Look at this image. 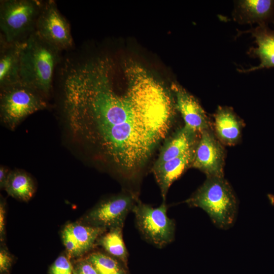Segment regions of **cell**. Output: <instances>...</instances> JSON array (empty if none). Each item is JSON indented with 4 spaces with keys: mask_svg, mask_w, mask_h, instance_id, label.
<instances>
[{
    "mask_svg": "<svg viewBox=\"0 0 274 274\" xmlns=\"http://www.w3.org/2000/svg\"><path fill=\"white\" fill-rule=\"evenodd\" d=\"M107 56L78 59L62 71V109L73 138L133 180L165 139L177 112L174 96L139 63L125 67V91L113 84Z\"/></svg>",
    "mask_w": 274,
    "mask_h": 274,
    "instance_id": "cell-1",
    "label": "cell"
},
{
    "mask_svg": "<svg viewBox=\"0 0 274 274\" xmlns=\"http://www.w3.org/2000/svg\"><path fill=\"white\" fill-rule=\"evenodd\" d=\"M60 52L35 31L24 42L21 50L20 82L35 89L47 99L53 88Z\"/></svg>",
    "mask_w": 274,
    "mask_h": 274,
    "instance_id": "cell-2",
    "label": "cell"
},
{
    "mask_svg": "<svg viewBox=\"0 0 274 274\" xmlns=\"http://www.w3.org/2000/svg\"><path fill=\"white\" fill-rule=\"evenodd\" d=\"M190 207L202 209L218 227L227 229L235 221L237 201L224 177H207L206 181L186 201Z\"/></svg>",
    "mask_w": 274,
    "mask_h": 274,
    "instance_id": "cell-3",
    "label": "cell"
},
{
    "mask_svg": "<svg viewBox=\"0 0 274 274\" xmlns=\"http://www.w3.org/2000/svg\"><path fill=\"white\" fill-rule=\"evenodd\" d=\"M43 1L1 0L0 37L8 43H22L36 31Z\"/></svg>",
    "mask_w": 274,
    "mask_h": 274,
    "instance_id": "cell-4",
    "label": "cell"
},
{
    "mask_svg": "<svg viewBox=\"0 0 274 274\" xmlns=\"http://www.w3.org/2000/svg\"><path fill=\"white\" fill-rule=\"evenodd\" d=\"M0 89L1 120L11 130L30 115L47 107L42 95L21 82Z\"/></svg>",
    "mask_w": 274,
    "mask_h": 274,
    "instance_id": "cell-5",
    "label": "cell"
},
{
    "mask_svg": "<svg viewBox=\"0 0 274 274\" xmlns=\"http://www.w3.org/2000/svg\"><path fill=\"white\" fill-rule=\"evenodd\" d=\"M132 211L138 229L148 242L162 248L173 241L175 223L167 215L164 201L159 207L153 208L138 199Z\"/></svg>",
    "mask_w": 274,
    "mask_h": 274,
    "instance_id": "cell-6",
    "label": "cell"
},
{
    "mask_svg": "<svg viewBox=\"0 0 274 274\" xmlns=\"http://www.w3.org/2000/svg\"><path fill=\"white\" fill-rule=\"evenodd\" d=\"M36 32L44 41L61 52L73 46L70 25L54 1L44 2L37 20Z\"/></svg>",
    "mask_w": 274,
    "mask_h": 274,
    "instance_id": "cell-7",
    "label": "cell"
},
{
    "mask_svg": "<svg viewBox=\"0 0 274 274\" xmlns=\"http://www.w3.org/2000/svg\"><path fill=\"white\" fill-rule=\"evenodd\" d=\"M225 159L224 145L213 129L202 131L195 147L191 167L200 170L207 177H224Z\"/></svg>",
    "mask_w": 274,
    "mask_h": 274,
    "instance_id": "cell-8",
    "label": "cell"
},
{
    "mask_svg": "<svg viewBox=\"0 0 274 274\" xmlns=\"http://www.w3.org/2000/svg\"><path fill=\"white\" fill-rule=\"evenodd\" d=\"M138 199L132 193H123L99 203L88 214L91 226L107 229L123 228L125 220Z\"/></svg>",
    "mask_w": 274,
    "mask_h": 274,
    "instance_id": "cell-9",
    "label": "cell"
},
{
    "mask_svg": "<svg viewBox=\"0 0 274 274\" xmlns=\"http://www.w3.org/2000/svg\"><path fill=\"white\" fill-rule=\"evenodd\" d=\"M170 89L184 125L198 133L212 128L209 117L195 96L178 82H173Z\"/></svg>",
    "mask_w": 274,
    "mask_h": 274,
    "instance_id": "cell-10",
    "label": "cell"
},
{
    "mask_svg": "<svg viewBox=\"0 0 274 274\" xmlns=\"http://www.w3.org/2000/svg\"><path fill=\"white\" fill-rule=\"evenodd\" d=\"M232 17L240 24L274 23V0L235 1Z\"/></svg>",
    "mask_w": 274,
    "mask_h": 274,
    "instance_id": "cell-11",
    "label": "cell"
},
{
    "mask_svg": "<svg viewBox=\"0 0 274 274\" xmlns=\"http://www.w3.org/2000/svg\"><path fill=\"white\" fill-rule=\"evenodd\" d=\"M240 34L250 33L254 39L256 47H251L248 54L251 57L258 58L260 60L258 65L247 69L237 70L241 73H249L263 68L274 67V29L268 25H257L245 31H241Z\"/></svg>",
    "mask_w": 274,
    "mask_h": 274,
    "instance_id": "cell-12",
    "label": "cell"
},
{
    "mask_svg": "<svg viewBox=\"0 0 274 274\" xmlns=\"http://www.w3.org/2000/svg\"><path fill=\"white\" fill-rule=\"evenodd\" d=\"M214 120V132L223 145L232 146L238 143L244 122L232 108L219 106Z\"/></svg>",
    "mask_w": 274,
    "mask_h": 274,
    "instance_id": "cell-13",
    "label": "cell"
},
{
    "mask_svg": "<svg viewBox=\"0 0 274 274\" xmlns=\"http://www.w3.org/2000/svg\"><path fill=\"white\" fill-rule=\"evenodd\" d=\"M195 147L178 157L153 166L152 172L164 201L172 184L191 167Z\"/></svg>",
    "mask_w": 274,
    "mask_h": 274,
    "instance_id": "cell-14",
    "label": "cell"
},
{
    "mask_svg": "<svg viewBox=\"0 0 274 274\" xmlns=\"http://www.w3.org/2000/svg\"><path fill=\"white\" fill-rule=\"evenodd\" d=\"M199 134L184 125L178 128L166 139L153 166L159 165L193 148Z\"/></svg>",
    "mask_w": 274,
    "mask_h": 274,
    "instance_id": "cell-15",
    "label": "cell"
},
{
    "mask_svg": "<svg viewBox=\"0 0 274 274\" xmlns=\"http://www.w3.org/2000/svg\"><path fill=\"white\" fill-rule=\"evenodd\" d=\"M23 43H8L0 37V89L20 82V56Z\"/></svg>",
    "mask_w": 274,
    "mask_h": 274,
    "instance_id": "cell-16",
    "label": "cell"
},
{
    "mask_svg": "<svg viewBox=\"0 0 274 274\" xmlns=\"http://www.w3.org/2000/svg\"><path fill=\"white\" fill-rule=\"evenodd\" d=\"M5 188L9 195L26 201L35 192V185L31 178L21 170L10 172Z\"/></svg>",
    "mask_w": 274,
    "mask_h": 274,
    "instance_id": "cell-17",
    "label": "cell"
},
{
    "mask_svg": "<svg viewBox=\"0 0 274 274\" xmlns=\"http://www.w3.org/2000/svg\"><path fill=\"white\" fill-rule=\"evenodd\" d=\"M77 242L82 253L89 250L106 229L94 226L70 224L66 226Z\"/></svg>",
    "mask_w": 274,
    "mask_h": 274,
    "instance_id": "cell-18",
    "label": "cell"
},
{
    "mask_svg": "<svg viewBox=\"0 0 274 274\" xmlns=\"http://www.w3.org/2000/svg\"><path fill=\"white\" fill-rule=\"evenodd\" d=\"M122 229L121 227L110 229L102 237L100 243L111 255L126 262L128 253L123 239Z\"/></svg>",
    "mask_w": 274,
    "mask_h": 274,
    "instance_id": "cell-19",
    "label": "cell"
},
{
    "mask_svg": "<svg viewBox=\"0 0 274 274\" xmlns=\"http://www.w3.org/2000/svg\"><path fill=\"white\" fill-rule=\"evenodd\" d=\"M88 260L99 274H108L120 270L115 260L102 253H94L91 254Z\"/></svg>",
    "mask_w": 274,
    "mask_h": 274,
    "instance_id": "cell-20",
    "label": "cell"
},
{
    "mask_svg": "<svg viewBox=\"0 0 274 274\" xmlns=\"http://www.w3.org/2000/svg\"><path fill=\"white\" fill-rule=\"evenodd\" d=\"M51 274H73L68 260L64 256L58 257L52 265Z\"/></svg>",
    "mask_w": 274,
    "mask_h": 274,
    "instance_id": "cell-21",
    "label": "cell"
},
{
    "mask_svg": "<svg viewBox=\"0 0 274 274\" xmlns=\"http://www.w3.org/2000/svg\"><path fill=\"white\" fill-rule=\"evenodd\" d=\"M62 239L64 245L70 254L77 256L82 254L77 242L66 227L62 232Z\"/></svg>",
    "mask_w": 274,
    "mask_h": 274,
    "instance_id": "cell-22",
    "label": "cell"
},
{
    "mask_svg": "<svg viewBox=\"0 0 274 274\" xmlns=\"http://www.w3.org/2000/svg\"><path fill=\"white\" fill-rule=\"evenodd\" d=\"M11 258L8 253L1 250L0 252V270L1 272L8 271L11 264Z\"/></svg>",
    "mask_w": 274,
    "mask_h": 274,
    "instance_id": "cell-23",
    "label": "cell"
},
{
    "mask_svg": "<svg viewBox=\"0 0 274 274\" xmlns=\"http://www.w3.org/2000/svg\"><path fill=\"white\" fill-rule=\"evenodd\" d=\"M78 274H99V273L90 262H84L80 265Z\"/></svg>",
    "mask_w": 274,
    "mask_h": 274,
    "instance_id": "cell-24",
    "label": "cell"
},
{
    "mask_svg": "<svg viewBox=\"0 0 274 274\" xmlns=\"http://www.w3.org/2000/svg\"><path fill=\"white\" fill-rule=\"evenodd\" d=\"M8 169L1 166L0 167V186L1 188H5L9 173Z\"/></svg>",
    "mask_w": 274,
    "mask_h": 274,
    "instance_id": "cell-25",
    "label": "cell"
},
{
    "mask_svg": "<svg viewBox=\"0 0 274 274\" xmlns=\"http://www.w3.org/2000/svg\"><path fill=\"white\" fill-rule=\"evenodd\" d=\"M5 209L3 204L1 203L0 206V234L1 236L3 235L5 228Z\"/></svg>",
    "mask_w": 274,
    "mask_h": 274,
    "instance_id": "cell-26",
    "label": "cell"
},
{
    "mask_svg": "<svg viewBox=\"0 0 274 274\" xmlns=\"http://www.w3.org/2000/svg\"><path fill=\"white\" fill-rule=\"evenodd\" d=\"M108 274H123V273L121 270H119Z\"/></svg>",
    "mask_w": 274,
    "mask_h": 274,
    "instance_id": "cell-27",
    "label": "cell"
},
{
    "mask_svg": "<svg viewBox=\"0 0 274 274\" xmlns=\"http://www.w3.org/2000/svg\"><path fill=\"white\" fill-rule=\"evenodd\" d=\"M73 274H78V273L73 270Z\"/></svg>",
    "mask_w": 274,
    "mask_h": 274,
    "instance_id": "cell-28",
    "label": "cell"
}]
</instances>
